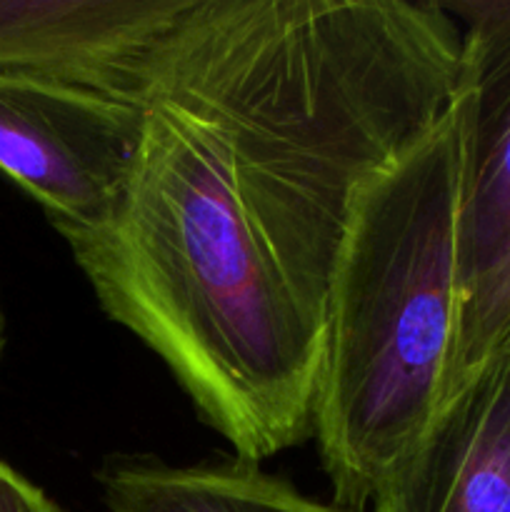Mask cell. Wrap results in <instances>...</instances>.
<instances>
[{
  "label": "cell",
  "instance_id": "7",
  "mask_svg": "<svg viewBox=\"0 0 510 512\" xmlns=\"http://www.w3.org/2000/svg\"><path fill=\"white\" fill-rule=\"evenodd\" d=\"M95 480L110 512H353L310 498L238 455L225 463L168 465L118 453L100 463Z\"/></svg>",
  "mask_w": 510,
  "mask_h": 512
},
{
  "label": "cell",
  "instance_id": "8",
  "mask_svg": "<svg viewBox=\"0 0 510 512\" xmlns=\"http://www.w3.org/2000/svg\"><path fill=\"white\" fill-rule=\"evenodd\" d=\"M505 345H510V253L495 273L460 305L453 353L445 373L443 405L463 390Z\"/></svg>",
  "mask_w": 510,
  "mask_h": 512
},
{
  "label": "cell",
  "instance_id": "2",
  "mask_svg": "<svg viewBox=\"0 0 510 512\" xmlns=\"http://www.w3.org/2000/svg\"><path fill=\"white\" fill-rule=\"evenodd\" d=\"M465 103L370 178L328 303L313 438L333 503L365 512L443 405L458 320Z\"/></svg>",
  "mask_w": 510,
  "mask_h": 512
},
{
  "label": "cell",
  "instance_id": "5",
  "mask_svg": "<svg viewBox=\"0 0 510 512\" xmlns=\"http://www.w3.org/2000/svg\"><path fill=\"white\" fill-rule=\"evenodd\" d=\"M373 512H510V345L385 475Z\"/></svg>",
  "mask_w": 510,
  "mask_h": 512
},
{
  "label": "cell",
  "instance_id": "4",
  "mask_svg": "<svg viewBox=\"0 0 510 512\" xmlns=\"http://www.w3.org/2000/svg\"><path fill=\"white\" fill-rule=\"evenodd\" d=\"M445 5L463 28L460 310L510 253V0H453Z\"/></svg>",
  "mask_w": 510,
  "mask_h": 512
},
{
  "label": "cell",
  "instance_id": "9",
  "mask_svg": "<svg viewBox=\"0 0 510 512\" xmlns=\"http://www.w3.org/2000/svg\"><path fill=\"white\" fill-rule=\"evenodd\" d=\"M0 512H65L43 488L0 458Z\"/></svg>",
  "mask_w": 510,
  "mask_h": 512
},
{
  "label": "cell",
  "instance_id": "10",
  "mask_svg": "<svg viewBox=\"0 0 510 512\" xmlns=\"http://www.w3.org/2000/svg\"><path fill=\"white\" fill-rule=\"evenodd\" d=\"M5 345H8V323H5V308L3 298H0V360L5 355Z\"/></svg>",
  "mask_w": 510,
  "mask_h": 512
},
{
  "label": "cell",
  "instance_id": "6",
  "mask_svg": "<svg viewBox=\"0 0 510 512\" xmlns=\"http://www.w3.org/2000/svg\"><path fill=\"white\" fill-rule=\"evenodd\" d=\"M193 0H0V73L140 90Z\"/></svg>",
  "mask_w": 510,
  "mask_h": 512
},
{
  "label": "cell",
  "instance_id": "1",
  "mask_svg": "<svg viewBox=\"0 0 510 512\" xmlns=\"http://www.w3.org/2000/svg\"><path fill=\"white\" fill-rule=\"evenodd\" d=\"M460 75L433 0H193L150 55L123 200L65 243L238 458L313 438L350 215Z\"/></svg>",
  "mask_w": 510,
  "mask_h": 512
},
{
  "label": "cell",
  "instance_id": "3",
  "mask_svg": "<svg viewBox=\"0 0 510 512\" xmlns=\"http://www.w3.org/2000/svg\"><path fill=\"white\" fill-rule=\"evenodd\" d=\"M140 135V90L0 73V173L43 208L63 240L113 218Z\"/></svg>",
  "mask_w": 510,
  "mask_h": 512
}]
</instances>
